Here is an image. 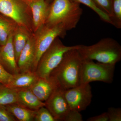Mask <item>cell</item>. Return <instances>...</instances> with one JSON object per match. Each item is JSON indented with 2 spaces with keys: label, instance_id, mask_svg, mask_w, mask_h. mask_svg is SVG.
Wrapping results in <instances>:
<instances>
[{
  "label": "cell",
  "instance_id": "6da1fadb",
  "mask_svg": "<svg viewBox=\"0 0 121 121\" xmlns=\"http://www.w3.org/2000/svg\"><path fill=\"white\" fill-rule=\"evenodd\" d=\"M78 48L72 49L66 52L60 64L49 76L58 87L63 90L71 89L81 84L83 59Z\"/></svg>",
  "mask_w": 121,
  "mask_h": 121
},
{
  "label": "cell",
  "instance_id": "7a4b0ae2",
  "mask_svg": "<svg viewBox=\"0 0 121 121\" xmlns=\"http://www.w3.org/2000/svg\"><path fill=\"white\" fill-rule=\"evenodd\" d=\"M83 59L115 65L121 60V46L111 38L102 39L90 46L79 45L77 49Z\"/></svg>",
  "mask_w": 121,
  "mask_h": 121
},
{
  "label": "cell",
  "instance_id": "3957f363",
  "mask_svg": "<svg viewBox=\"0 0 121 121\" xmlns=\"http://www.w3.org/2000/svg\"><path fill=\"white\" fill-rule=\"evenodd\" d=\"M82 13L80 4L70 0H54L50 4L45 24L49 26L62 24L69 31L76 27Z\"/></svg>",
  "mask_w": 121,
  "mask_h": 121
},
{
  "label": "cell",
  "instance_id": "277c9868",
  "mask_svg": "<svg viewBox=\"0 0 121 121\" xmlns=\"http://www.w3.org/2000/svg\"><path fill=\"white\" fill-rule=\"evenodd\" d=\"M78 47L79 45L66 46L59 37H57L42 55L37 64L35 73L39 78H49L52 72L62 61L65 53L69 50L78 48Z\"/></svg>",
  "mask_w": 121,
  "mask_h": 121
},
{
  "label": "cell",
  "instance_id": "5b68a950",
  "mask_svg": "<svg viewBox=\"0 0 121 121\" xmlns=\"http://www.w3.org/2000/svg\"><path fill=\"white\" fill-rule=\"evenodd\" d=\"M0 13L33 33L31 12L27 0H0Z\"/></svg>",
  "mask_w": 121,
  "mask_h": 121
},
{
  "label": "cell",
  "instance_id": "8992f818",
  "mask_svg": "<svg viewBox=\"0 0 121 121\" xmlns=\"http://www.w3.org/2000/svg\"><path fill=\"white\" fill-rule=\"evenodd\" d=\"M67 31L62 24L49 26L44 24L34 33L35 53L32 71L35 72L39 60L57 37L64 38Z\"/></svg>",
  "mask_w": 121,
  "mask_h": 121
},
{
  "label": "cell",
  "instance_id": "52a82bcc",
  "mask_svg": "<svg viewBox=\"0 0 121 121\" xmlns=\"http://www.w3.org/2000/svg\"><path fill=\"white\" fill-rule=\"evenodd\" d=\"M115 66L83 59L81 84L95 81L111 83L113 80Z\"/></svg>",
  "mask_w": 121,
  "mask_h": 121
},
{
  "label": "cell",
  "instance_id": "ba28073f",
  "mask_svg": "<svg viewBox=\"0 0 121 121\" xmlns=\"http://www.w3.org/2000/svg\"><path fill=\"white\" fill-rule=\"evenodd\" d=\"M64 95L71 110L79 112L86 109L93 97L90 83L65 90Z\"/></svg>",
  "mask_w": 121,
  "mask_h": 121
},
{
  "label": "cell",
  "instance_id": "9c48e42d",
  "mask_svg": "<svg viewBox=\"0 0 121 121\" xmlns=\"http://www.w3.org/2000/svg\"><path fill=\"white\" fill-rule=\"evenodd\" d=\"M65 90L57 87L45 102V107L57 121H64L71 110L64 95Z\"/></svg>",
  "mask_w": 121,
  "mask_h": 121
},
{
  "label": "cell",
  "instance_id": "30bf717a",
  "mask_svg": "<svg viewBox=\"0 0 121 121\" xmlns=\"http://www.w3.org/2000/svg\"><path fill=\"white\" fill-rule=\"evenodd\" d=\"M13 35H9L4 45L0 46V63L12 75L19 73L13 43Z\"/></svg>",
  "mask_w": 121,
  "mask_h": 121
},
{
  "label": "cell",
  "instance_id": "8fae6325",
  "mask_svg": "<svg viewBox=\"0 0 121 121\" xmlns=\"http://www.w3.org/2000/svg\"><path fill=\"white\" fill-rule=\"evenodd\" d=\"M35 37L33 33L22 50L17 60L19 73L32 71L35 57Z\"/></svg>",
  "mask_w": 121,
  "mask_h": 121
},
{
  "label": "cell",
  "instance_id": "7c38bea8",
  "mask_svg": "<svg viewBox=\"0 0 121 121\" xmlns=\"http://www.w3.org/2000/svg\"><path fill=\"white\" fill-rule=\"evenodd\" d=\"M50 4L45 0L29 2L32 16L33 33L45 24L48 16Z\"/></svg>",
  "mask_w": 121,
  "mask_h": 121
},
{
  "label": "cell",
  "instance_id": "4fadbf2b",
  "mask_svg": "<svg viewBox=\"0 0 121 121\" xmlns=\"http://www.w3.org/2000/svg\"><path fill=\"white\" fill-rule=\"evenodd\" d=\"M57 87L56 83L51 78H39L30 89L40 100L45 102Z\"/></svg>",
  "mask_w": 121,
  "mask_h": 121
},
{
  "label": "cell",
  "instance_id": "5bb4252c",
  "mask_svg": "<svg viewBox=\"0 0 121 121\" xmlns=\"http://www.w3.org/2000/svg\"><path fill=\"white\" fill-rule=\"evenodd\" d=\"M17 103L24 107L36 110L43 107H45V102L40 100L33 94L30 88L16 90Z\"/></svg>",
  "mask_w": 121,
  "mask_h": 121
},
{
  "label": "cell",
  "instance_id": "9a60e30c",
  "mask_svg": "<svg viewBox=\"0 0 121 121\" xmlns=\"http://www.w3.org/2000/svg\"><path fill=\"white\" fill-rule=\"evenodd\" d=\"M39 78L34 72L19 73L13 75L12 79L7 86L16 90L30 88Z\"/></svg>",
  "mask_w": 121,
  "mask_h": 121
},
{
  "label": "cell",
  "instance_id": "2e32d148",
  "mask_svg": "<svg viewBox=\"0 0 121 121\" xmlns=\"http://www.w3.org/2000/svg\"><path fill=\"white\" fill-rule=\"evenodd\" d=\"M33 33L26 28L19 25L14 31L13 43L17 62L21 52Z\"/></svg>",
  "mask_w": 121,
  "mask_h": 121
},
{
  "label": "cell",
  "instance_id": "e0dca14e",
  "mask_svg": "<svg viewBox=\"0 0 121 121\" xmlns=\"http://www.w3.org/2000/svg\"><path fill=\"white\" fill-rule=\"evenodd\" d=\"M18 25L13 20L0 13V45L6 43L9 35L14 32Z\"/></svg>",
  "mask_w": 121,
  "mask_h": 121
},
{
  "label": "cell",
  "instance_id": "ac0fdd59",
  "mask_svg": "<svg viewBox=\"0 0 121 121\" xmlns=\"http://www.w3.org/2000/svg\"><path fill=\"white\" fill-rule=\"evenodd\" d=\"M5 106L8 110L19 121H34L37 110L28 109L17 103Z\"/></svg>",
  "mask_w": 121,
  "mask_h": 121
},
{
  "label": "cell",
  "instance_id": "d6986e66",
  "mask_svg": "<svg viewBox=\"0 0 121 121\" xmlns=\"http://www.w3.org/2000/svg\"><path fill=\"white\" fill-rule=\"evenodd\" d=\"M17 102L16 90L0 82V105H7Z\"/></svg>",
  "mask_w": 121,
  "mask_h": 121
},
{
  "label": "cell",
  "instance_id": "ffe728a7",
  "mask_svg": "<svg viewBox=\"0 0 121 121\" xmlns=\"http://www.w3.org/2000/svg\"><path fill=\"white\" fill-rule=\"evenodd\" d=\"M72 2L82 4L89 7L97 13L103 21L112 25V22L109 16L100 9L92 1V0H70Z\"/></svg>",
  "mask_w": 121,
  "mask_h": 121
},
{
  "label": "cell",
  "instance_id": "44dd1931",
  "mask_svg": "<svg viewBox=\"0 0 121 121\" xmlns=\"http://www.w3.org/2000/svg\"><path fill=\"white\" fill-rule=\"evenodd\" d=\"M112 15L110 17L112 25L121 28V0H112Z\"/></svg>",
  "mask_w": 121,
  "mask_h": 121
},
{
  "label": "cell",
  "instance_id": "7402d4cb",
  "mask_svg": "<svg viewBox=\"0 0 121 121\" xmlns=\"http://www.w3.org/2000/svg\"><path fill=\"white\" fill-rule=\"evenodd\" d=\"M34 121H56V120L45 107H43L36 110Z\"/></svg>",
  "mask_w": 121,
  "mask_h": 121
},
{
  "label": "cell",
  "instance_id": "603a6c76",
  "mask_svg": "<svg viewBox=\"0 0 121 121\" xmlns=\"http://www.w3.org/2000/svg\"><path fill=\"white\" fill-rule=\"evenodd\" d=\"M100 9L110 17L112 15V0H92Z\"/></svg>",
  "mask_w": 121,
  "mask_h": 121
},
{
  "label": "cell",
  "instance_id": "cb8c5ba5",
  "mask_svg": "<svg viewBox=\"0 0 121 121\" xmlns=\"http://www.w3.org/2000/svg\"><path fill=\"white\" fill-rule=\"evenodd\" d=\"M15 121V117L8 110L6 106L0 105V121Z\"/></svg>",
  "mask_w": 121,
  "mask_h": 121
},
{
  "label": "cell",
  "instance_id": "d4e9b609",
  "mask_svg": "<svg viewBox=\"0 0 121 121\" xmlns=\"http://www.w3.org/2000/svg\"><path fill=\"white\" fill-rule=\"evenodd\" d=\"M109 121H121V109L120 108H115L110 107L107 112Z\"/></svg>",
  "mask_w": 121,
  "mask_h": 121
},
{
  "label": "cell",
  "instance_id": "484cf974",
  "mask_svg": "<svg viewBox=\"0 0 121 121\" xmlns=\"http://www.w3.org/2000/svg\"><path fill=\"white\" fill-rule=\"evenodd\" d=\"M13 75L5 70L0 63V82L7 86L11 82Z\"/></svg>",
  "mask_w": 121,
  "mask_h": 121
},
{
  "label": "cell",
  "instance_id": "4316f807",
  "mask_svg": "<svg viewBox=\"0 0 121 121\" xmlns=\"http://www.w3.org/2000/svg\"><path fill=\"white\" fill-rule=\"evenodd\" d=\"M82 117L80 112L71 110L65 118L64 121H82Z\"/></svg>",
  "mask_w": 121,
  "mask_h": 121
},
{
  "label": "cell",
  "instance_id": "83f0119b",
  "mask_svg": "<svg viewBox=\"0 0 121 121\" xmlns=\"http://www.w3.org/2000/svg\"><path fill=\"white\" fill-rule=\"evenodd\" d=\"M87 121H109V117L107 112H105L101 114L91 117L87 119Z\"/></svg>",
  "mask_w": 121,
  "mask_h": 121
},
{
  "label": "cell",
  "instance_id": "f1b7e54d",
  "mask_svg": "<svg viewBox=\"0 0 121 121\" xmlns=\"http://www.w3.org/2000/svg\"><path fill=\"white\" fill-rule=\"evenodd\" d=\"M46 0L48 3H49V4H50L54 0Z\"/></svg>",
  "mask_w": 121,
  "mask_h": 121
},
{
  "label": "cell",
  "instance_id": "f546056e",
  "mask_svg": "<svg viewBox=\"0 0 121 121\" xmlns=\"http://www.w3.org/2000/svg\"><path fill=\"white\" fill-rule=\"evenodd\" d=\"M27 0L28 1L29 3V2H33V1H35L37 0Z\"/></svg>",
  "mask_w": 121,
  "mask_h": 121
},
{
  "label": "cell",
  "instance_id": "4dcf8cb0",
  "mask_svg": "<svg viewBox=\"0 0 121 121\" xmlns=\"http://www.w3.org/2000/svg\"></svg>",
  "mask_w": 121,
  "mask_h": 121
}]
</instances>
